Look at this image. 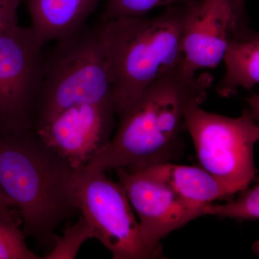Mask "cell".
<instances>
[{
    "label": "cell",
    "mask_w": 259,
    "mask_h": 259,
    "mask_svg": "<svg viewBox=\"0 0 259 259\" xmlns=\"http://www.w3.org/2000/svg\"><path fill=\"white\" fill-rule=\"evenodd\" d=\"M212 81L208 73L190 76L178 68L153 83L119 114L115 136L86 166L106 171L168 161L186 112L202 105Z\"/></svg>",
    "instance_id": "6da1fadb"
},
{
    "label": "cell",
    "mask_w": 259,
    "mask_h": 259,
    "mask_svg": "<svg viewBox=\"0 0 259 259\" xmlns=\"http://www.w3.org/2000/svg\"><path fill=\"white\" fill-rule=\"evenodd\" d=\"M74 173L32 128L0 135V187L20 212L25 236L50 250L58 227L80 212Z\"/></svg>",
    "instance_id": "7a4b0ae2"
},
{
    "label": "cell",
    "mask_w": 259,
    "mask_h": 259,
    "mask_svg": "<svg viewBox=\"0 0 259 259\" xmlns=\"http://www.w3.org/2000/svg\"><path fill=\"white\" fill-rule=\"evenodd\" d=\"M187 6L171 8L153 18H119L97 27L118 115L151 86L180 68Z\"/></svg>",
    "instance_id": "3957f363"
},
{
    "label": "cell",
    "mask_w": 259,
    "mask_h": 259,
    "mask_svg": "<svg viewBox=\"0 0 259 259\" xmlns=\"http://www.w3.org/2000/svg\"><path fill=\"white\" fill-rule=\"evenodd\" d=\"M84 103L114 107L111 81L98 30L87 25L71 36L58 40L45 59L32 128L37 132L61 112Z\"/></svg>",
    "instance_id": "277c9868"
},
{
    "label": "cell",
    "mask_w": 259,
    "mask_h": 259,
    "mask_svg": "<svg viewBox=\"0 0 259 259\" xmlns=\"http://www.w3.org/2000/svg\"><path fill=\"white\" fill-rule=\"evenodd\" d=\"M189 107L185 117L201 167L214 177L230 195L249 187L254 179L253 149L259 139L258 117L245 109L236 118Z\"/></svg>",
    "instance_id": "5b68a950"
},
{
    "label": "cell",
    "mask_w": 259,
    "mask_h": 259,
    "mask_svg": "<svg viewBox=\"0 0 259 259\" xmlns=\"http://www.w3.org/2000/svg\"><path fill=\"white\" fill-rule=\"evenodd\" d=\"M75 191L80 212L92 225L95 238L114 259L163 258L143 239L139 223L125 191L105 171L85 166L74 170Z\"/></svg>",
    "instance_id": "8992f818"
},
{
    "label": "cell",
    "mask_w": 259,
    "mask_h": 259,
    "mask_svg": "<svg viewBox=\"0 0 259 259\" xmlns=\"http://www.w3.org/2000/svg\"><path fill=\"white\" fill-rule=\"evenodd\" d=\"M41 49L30 28L0 33V135L32 128L44 79Z\"/></svg>",
    "instance_id": "52a82bcc"
},
{
    "label": "cell",
    "mask_w": 259,
    "mask_h": 259,
    "mask_svg": "<svg viewBox=\"0 0 259 259\" xmlns=\"http://www.w3.org/2000/svg\"><path fill=\"white\" fill-rule=\"evenodd\" d=\"M113 106L79 104L61 112L36 133L42 142L74 170L88 164L110 140Z\"/></svg>",
    "instance_id": "ba28073f"
},
{
    "label": "cell",
    "mask_w": 259,
    "mask_h": 259,
    "mask_svg": "<svg viewBox=\"0 0 259 259\" xmlns=\"http://www.w3.org/2000/svg\"><path fill=\"white\" fill-rule=\"evenodd\" d=\"M241 18L228 0H190L182 26L180 69L194 76L199 69L217 66Z\"/></svg>",
    "instance_id": "9c48e42d"
},
{
    "label": "cell",
    "mask_w": 259,
    "mask_h": 259,
    "mask_svg": "<svg viewBox=\"0 0 259 259\" xmlns=\"http://www.w3.org/2000/svg\"><path fill=\"white\" fill-rule=\"evenodd\" d=\"M118 182L139 218L143 239L163 251L161 241L171 232L203 216L202 208L190 205L163 184L129 168H116Z\"/></svg>",
    "instance_id": "30bf717a"
},
{
    "label": "cell",
    "mask_w": 259,
    "mask_h": 259,
    "mask_svg": "<svg viewBox=\"0 0 259 259\" xmlns=\"http://www.w3.org/2000/svg\"><path fill=\"white\" fill-rule=\"evenodd\" d=\"M35 40L44 46L67 38L85 26L100 0H24Z\"/></svg>",
    "instance_id": "8fae6325"
},
{
    "label": "cell",
    "mask_w": 259,
    "mask_h": 259,
    "mask_svg": "<svg viewBox=\"0 0 259 259\" xmlns=\"http://www.w3.org/2000/svg\"><path fill=\"white\" fill-rule=\"evenodd\" d=\"M157 181L185 202L197 207L230 197L226 189L202 167L184 166L168 161L141 168H129Z\"/></svg>",
    "instance_id": "7c38bea8"
},
{
    "label": "cell",
    "mask_w": 259,
    "mask_h": 259,
    "mask_svg": "<svg viewBox=\"0 0 259 259\" xmlns=\"http://www.w3.org/2000/svg\"><path fill=\"white\" fill-rule=\"evenodd\" d=\"M223 59L226 64V74L217 89L221 97L234 95L239 88H254L259 82L258 34L232 37Z\"/></svg>",
    "instance_id": "4fadbf2b"
},
{
    "label": "cell",
    "mask_w": 259,
    "mask_h": 259,
    "mask_svg": "<svg viewBox=\"0 0 259 259\" xmlns=\"http://www.w3.org/2000/svg\"><path fill=\"white\" fill-rule=\"evenodd\" d=\"M22 223L16 208L0 211V259L42 258L27 246Z\"/></svg>",
    "instance_id": "5bb4252c"
},
{
    "label": "cell",
    "mask_w": 259,
    "mask_h": 259,
    "mask_svg": "<svg viewBox=\"0 0 259 259\" xmlns=\"http://www.w3.org/2000/svg\"><path fill=\"white\" fill-rule=\"evenodd\" d=\"M238 198L223 204L204 206L202 214L239 221H256L259 218V186L240 191Z\"/></svg>",
    "instance_id": "9a60e30c"
},
{
    "label": "cell",
    "mask_w": 259,
    "mask_h": 259,
    "mask_svg": "<svg viewBox=\"0 0 259 259\" xmlns=\"http://www.w3.org/2000/svg\"><path fill=\"white\" fill-rule=\"evenodd\" d=\"M94 238L95 233L93 226L81 214L77 223L66 227L63 231L62 236L56 235L54 246L42 258H75L83 243Z\"/></svg>",
    "instance_id": "2e32d148"
},
{
    "label": "cell",
    "mask_w": 259,
    "mask_h": 259,
    "mask_svg": "<svg viewBox=\"0 0 259 259\" xmlns=\"http://www.w3.org/2000/svg\"><path fill=\"white\" fill-rule=\"evenodd\" d=\"M187 0H107L102 20L144 17L155 8Z\"/></svg>",
    "instance_id": "e0dca14e"
},
{
    "label": "cell",
    "mask_w": 259,
    "mask_h": 259,
    "mask_svg": "<svg viewBox=\"0 0 259 259\" xmlns=\"http://www.w3.org/2000/svg\"><path fill=\"white\" fill-rule=\"evenodd\" d=\"M20 0H0V33L18 26Z\"/></svg>",
    "instance_id": "ac0fdd59"
},
{
    "label": "cell",
    "mask_w": 259,
    "mask_h": 259,
    "mask_svg": "<svg viewBox=\"0 0 259 259\" xmlns=\"http://www.w3.org/2000/svg\"><path fill=\"white\" fill-rule=\"evenodd\" d=\"M11 208H16L14 202L0 187V211Z\"/></svg>",
    "instance_id": "d6986e66"
},
{
    "label": "cell",
    "mask_w": 259,
    "mask_h": 259,
    "mask_svg": "<svg viewBox=\"0 0 259 259\" xmlns=\"http://www.w3.org/2000/svg\"><path fill=\"white\" fill-rule=\"evenodd\" d=\"M237 14L241 17L243 15L245 0H228Z\"/></svg>",
    "instance_id": "ffe728a7"
}]
</instances>
